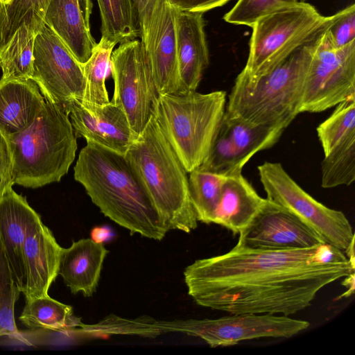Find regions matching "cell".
Returning <instances> with one entry per match:
<instances>
[{
  "label": "cell",
  "mask_w": 355,
  "mask_h": 355,
  "mask_svg": "<svg viewBox=\"0 0 355 355\" xmlns=\"http://www.w3.org/2000/svg\"><path fill=\"white\" fill-rule=\"evenodd\" d=\"M355 272L345 252L325 243L293 250L240 244L200 259L184 271L198 305L229 313L289 316L310 306L326 286Z\"/></svg>",
  "instance_id": "1"
},
{
  "label": "cell",
  "mask_w": 355,
  "mask_h": 355,
  "mask_svg": "<svg viewBox=\"0 0 355 355\" xmlns=\"http://www.w3.org/2000/svg\"><path fill=\"white\" fill-rule=\"evenodd\" d=\"M73 175L100 211L131 234L156 241L165 237L168 230L125 155L87 142Z\"/></svg>",
  "instance_id": "2"
},
{
  "label": "cell",
  "mask_w": 355,
  "mask_h": 355,
  "mask_svg": "<svg viewBox=\"0 0 355 355\" xmlns=\"http://www.w3.org/2000/svg\"><path fill=\"white\" fill-rule=\"evenodd\" d=\"M331 19L268 73L254 80L239 74L229 94L224 115L286 129L300 114L304 78Z\"/></svg>",
  "instance_id": "3"
},
{
  "label": "cell",
  "mask_w": 355,
  "mask_h": 355,
  "mask_svg": "<svg viewBox=\"0 0 355 355\" xmlns=\"http://www.w3.org/2000/svg\"><path fill=\"white\" fill-rule=\"evenodd\" d=\"M168 231L198 227L187 171L154 116L125 154Z\"/></svg>",
  "instance_id": "4"
},
{
  "label": "cell",
  "mask_w": 355,
  "mask_h": 355,
  "mask_svg": "<svg viewBox=\"0 0 355 355\" xmlns=\"http://www.w3.org/2000/svg\"><path fill=\"white\" fill-rule=\"evenodd\" d=\"M14 158V183L36 189L58 182L73 162L76 136L69 114L46 101L26 130L8 136Z\"/></svg>",
  "instance_id": "5"
},
{
  "label": "cell",
  "mask_w": 355,
  "mask_h": 355,
  "mask_svg": "<svg viewBox=\"0 0 355 355\" xmlns=\"http://www.w3.org/2000/svg\"><path fill=\"white\" fill-rule=\"evenodd\" d=\"M226 96L225 91L159 96L154 116L187 173L205 160L223 119Z\"/></svg>",
  "instance_id": "6"
},
{
  "label": "cell",
  "mask_w": 355,
  "mask_h": 355,
  "mask_svg": "<svg viewBox=\"0 0 355 355\" xmlns=\"http://www.w3.org/2000/svg\"><path fill=\"white\" fill-rule=\"evenodd\" d=\"M304 1L278 9L252 26L247 62L239 73L250 80L268 73L330 21Z\"/></svg>",
  "instance_id": "7"
},
{
  "label": "cell",
  "mask_w": 355,
  "mask_h": 355,
  "mask_svg": "<svg viewBox=\"0 0 355 355\" xmlns=\"http://www.w3.org/2000/svg\"><path fill=\"white\" fill-rule=\"evenodd\" d=\"M257 169L266 199L299 218L325 243L343 252L354 243L352 226L345 214L317 201L288 175L280 163L265 162Z\"/></svg>",
  "instance_id": "8"
},
{
  "label": "cell",
  "mask_w": 355,
  "mask_h": 355,
  "mask_svg": "<svg viewBox=\"0 0 355 355\" xmlns=\"http://www.w3.org/2000/svg\"><path fill=\"white\" fill-rule=\"evenodd\" d=\"M309 325L306 320L269 313H241L216 319L157 322L160 334L183 333L203 340L211 347L232 346L261 338H290Z\"/></svg>",
  "instance_id": "9"
},
{
  "label": "cell",
  "mask_w": 355,
  "mask_h": 355,
  "mask_svg": "<svg viewBox=\"0 0 355 355\" xmlns=\"http://www.w3.org/2000/svg\"><path fill=\"white\" fill-rule=\"evenodd\" d=\"M110 71L114 79L112 101L120 104L137 137L154 114L159 94L141 41L132 40L113 50Z\"/></svg>",
  "instance_id": "10"
},
{
  "label": "cell",
  "mask_w": 355,
  "mask_h": 355,
  "mask_svg": "<svg viewBox=\"0 0 355 355\" xmlns=\"http://www.w3.org/2000/svg\"><path fill=\"white\" fill-rule=\"evenodd\" d=\"M325 33L304 78L300 113L320 112L355 96V40L334 49Z\"/></svg>",
  "instance_id": "11"
},
{
  "label": "cell",
  "mask_w": 355,
  "mask_h": 355,
  "mask_svg": "<svg viewBox=\"0 0 355 355\" xmlns=\"http://www.w3.org/2000/svg\"><path fill=\"white\" fill-rule=\"evenodd\" d=\"M31 79L37 85L46 102L67 112L71 101L83 98L85 80L82 64L45 24L35 37Z\"/></svg>",
  "instance_id": "12"
},
{
  "label": "cell",
  "mask_w": 355,
  "mask_h": 355,
  "mask_svg": "<svg viewBox=\"0 0 355 355\" xmlns=\"http://www.w3.org/2000/svg\"><path fill=\"white\" fill-rule=\"evenodd\" d=\"M324 243L320 236L285 208L268 200L239 234L238 244L263 250L304 249Z\"/></svg>",
  "instance_id": "13"
},
{
  "label": "cell",
  "mask_w": 355,
  "mask_h": 355,
  "mask_svg": "<svg viewBox=\"0 0 355 355\" xmlns=\"http://www.w3.org/2000/svg\"><path fill=\"white\" fill-rule=\"evenodd\" d=\"M177 9L168 0H157L141 42L148 55L160 94L181 91L176 42Z\"/></svg>",
  "instance_id": "14"
},
{
  "label": "cell",
  "mask_w": 355,
  "mask_h": 355,
  "mask_svg": "<svg viewBox=\"0 0 355 355\" xmlns=\"http://www.w3.org/2000/svg\"><path fill=\"white\" fill-rule=\"evenodd\" d=\"M78 137L125 155L137 139L122 106L110 101L102 105L73 99L67 107Z\"/></svg>",
  "instance_id": "15"
},
{
  "label": "cell",
  "mask_w": 355,
  "mask_h": 355,
  "mask_svg": "<svg viewBox=\"0 0 355 355\" xmlns=\"http://www.w3.org/2000/svg\"><path fill=\"white\" fill-rule=\"evenodd\" d=\"M62 249L41 217L28 226L23 246L25 284L21 293L26 302L48 295L59 275Z\"/></svg>",
  "instance_id": "16"
},
{
  "label": "cell",
  "mask_w": 355,
  "mask_h": 355,
  "mask_svg": "<svg viewBox=\"0 0 355 355\" xmlns=\"http://www.w3.org/2000/svg\"><path fill=\"white\" fill-rule=\"evenodd\" d=\"M92 0H51L44 23L67 46L81 64L91 56L96 42L90 31Z\"/></svg>",
  "instance_id": "17"
},
{
  "label": "cell",
  "mask_w": 355,
  "mask_h": 355,
  "mask_svg": "<svg viewBox=\"0 0 355 355\" xmlns=\"http://www.w3.org/2000/svg\"><path fill=\"white\" fill-rule=\"evenodd\" d=\"M39 217L26 198L12 187L0 196V242L21 293L25 284L23 246L28 226Z\"/></svg>",
  "instance_id": "18"
},
{
  "label": "cell",
  "mask_w": 355,
  "mask_h": 355,
  "mask_svg": "<svg viewBox=\"0 0 355 355\" xmlns=\"http://www.w3.org/2000/svg\"><path fill=\"white\" fill-rule=\"evenodd\" d=\"M205 25L202 12L177 9L176 42L180 92L196 91L209 65Z\"/></svg>",
  "instance_id": "19"
},
{
  "label": "cell",
  "mask_w": 355,
  "mask_h": 355,
  "mask_svg": "<svg viewBox=\"0 0 355 355\" xmlns=\"http://www.w3.org/2000/svg\"><path fill=\"white\" fill-rule=\"evenodd\" d=\"M46 104L32 80L0 79V129L8 136L28 128Z\"/></svg>",
  "instance_id": "20"
},
{
  "label": "cell",
  "mask_w": 355,
  "mask_h": 355,
  "mask_svg": "<svg viewBox=\"0 0 355 355\" xmlns=\"http://www.w3.org/2000/svg\"><path fill=\"white\" fill-rule=\"evenodd\" d=\"M109 251L91 238L73 241L61 251L59 275L73 294L90 297L96 291L103 264Z\"/></svg>",
  "instance_id": "21"
},
{
  "label": "cell",
  "mask_w": 355,
  "mask_h": 355,
  "mask_svg": "<svg viewBox=\"0 0 355 355\" xmlns=\"http://www.w3.org/2000/svg\"><path fill=\"white\" fill-rule=\"evenodd\" d=\"M267 202L241 173L227 176L223 184L212 223L239 234Z\"/></svg>",
  "instance_id": "22"
},
{
  "label": "cell",
  "mask_w": 355,
  "mask_h": 355,
  "mask_svg": "<svg viewBox=\"0 0 355 355\" xmlns=\"http://www.w3.org/2000/svg\"><path fill=\"white\" fill-rule=\"evenodd\" d=\"M19 319L30 329L59 332L73 331L82 324L80 319L73 315L71 306L49 295L26 301Z\"/></svg>",
  "instance_id": "23"
},
{
  "label": "cell",
  "mask_w": 355,
  "mask_h": 355,
  "mask_svg": "<svg viewBox=\"0 0 355 355\" xmlns=\"http://www.w3.org/2000/svg\"><path fill=\"white\" fill-rule=\"evenodd\" d=\"M223 122L243 166L259 151L273 146L285 130L279 127L254 124L225 115Z\"/></svg>",
  "instance_id": "24"
},
{
  "label": "cell",
  "mask_w": 355,
  "mask_h": 355,
  "mask_svg": "<svg viewBox=\"0 0 355 355\" xmlns=\"http://www.w3.org/2000/svg\"><path fill=\"white\" fill-rule=\"evenodd\" d=\"M35 33L23 24L0 50L2 78L31 79Z\"/></svg>",
  "instance_id": "25"
},
{
  "label": "cell",
  "mask_w": 355,
  "mask_h": 355,
  "mask_svg": "<svg viewBox=\"0 0 355 355\" xmlns=\"http://www.w3.org/2000/svg\"><path fill=\"white\" fill-rule=\"evenodd\" d=\"M101 37L116 44L139 37L132 0H97Z\"/></svg>",
  "instance_id": "26"
},
{
  "label": "cell",
  "mask_w": 355,
  "mask_h": 355,
  "mask_svg": "<svg viewBox=\"0 0 355 355\" xmlns=\"http://www.w3.org/2000/svg\"><path fill=\"white\" fill-rule=\"evenodd\" d=\"M51 1L11 0L0 3V50L23 24L37 34L44 24V15Z\"/></svg>",
  "instance_id": "27"
},
{
  "label": "cell",
  "mask_w": 355,
  "mask_h": 355,
  "mask_svg": "<svg viewBox=\"0 0 355 355\" xmlns=\"http://www.w3.org/2000/svg\"><path fill=\"white\" fill-rule=\"evenodd\" d=\"M115 44L101 37L87 61L82 64L85 87L83 101L102 105L108 103L105 79L110 71V62Z\"/></svg>",
  "instance_id": "28"
},
{
  "label": "cell",
  "mask_w": 355,
  "mask_h": 355,
  "mask_svg": "<svg viewBox=\"0 0 355 355\" xmlns=\"http://www.w3.org/2000/svg\"><path fill=\"white\" fill-rule=\"evenodd\" d=\"M189 173V194L198 221L212 223L227 176L200 168Z\"/></svg>",
  "instance_id": "29"
},
{
  "label": "cell",
  "mask_w": 355,
  "mask_h": 355,
  "mask_svg": "<svg viewBox=\"0 0 355 355\" xmlns=\"http://www.w3.org/2000/svg\"><path fill=\"white\" fill-rule=\"evenodd\" d=\"M321 186H349L355 180V133L335 146L321 162Z\"/></svg>",
  "instance_id": "30"
},
{
  "label": "cell",
  "mask_w": 355,
  "mask_h": 355,
  "mask_svg": "<svg viewBox=\"0 0 355 355\" xmlns=\"http://www.w3.org/2000/svg\"><path fill=\"white\" fill-rule=\"evenodd\" d=\"M324 155L355 133V96L336 105L331 114L317 128Z\"/></svg>",
  "instance_id": "31"
},
{
  "label": "cell",
  "mask_w": 355,
  "mask_h": 355,
  "mask_svg": "<svg viewBox=\"0 0 355 355\" xmlns=\"http://www.w3.org/2000/svg\"><path fill=\"white\" fill-rule=\"evenodd\" d=\"M20 293L0 242V337L21 336L15 320V305Z\"/></svg>",
  "instance_id": "32"
},
{
  "label": "cell",
  "mask_w": 355,
  "mask_h": 355,
  "mask_svg": "<svg viewBox=\"0 0 355 355\" xmlns=\"http://www.w3.org/2000/svg\"><path fill=\"white\" fill-rule=\"evenodd\" d=\"M241 164L237 150L230 139L223 121L209 153L198 168L230 176L241 173Z\"/></svg>",
  "instance_id": "33"
},
{
  "label": "cell",
  "mask_w": 355,
  "mask_h": 355,
  "mask_svg": "<svg viewBox=\"0 0 355 355\" xmlns=\"http://www.w3.org/2000/svg\"><path fill=\"white\" fill-rule=\"evenodd\" d=\"M298 0H238L224 15V20L235 25L252 27L257 20L278 9L293 5Z\"/></svg>",
  "instance_id": "34"
},
{
  "label": "cell",
  "mask_w": 355,
  "mask_h": 355,
  "mask_svg": "<svg viewBox=\"0 0 355 355\" xmlns=\"http://www.w3.org/2000/svg\"><path fill=\"white\" fill-rule=\"evenodd\" d=\"M325 36L327 42L334 49L342 48L355 40L354 3L331 15Z\"/></svg>",
  "instance_id": "35"
},
{
  "label": "cell",
  "mask_w": 355,
  "mask_h": 355,
  "mask_svg": "<svg viewBox=\"0 0 355 355\" xmlns=\"http://www.w3.org/2000/svg\"><path fill=\"white\" fill-rule=\"evenodd\" d=\"M14 183V158L8 135L0 129V196Z\"/></svg>",
  "instance_id": "36"
},
{
  "label": "cell",
  "mask_w": 355,
  "mask_h": 355,
  "mask_svg": "<svg viewBox=\"0 0 355 355\" xmlns=\"http://www.w3.org/2000/svg\"><path fill=\"white\" fill-rule=\"evenodd\" d=\"M178 10L205 12L224 6L231 0H168Z\"/></svg>",
  "instance_id": "37"
},
{
  "label": "cell",
  "mask_w": 355,
  "mask_h": 355,
  "mask_svg": "<svg viewBox=\"0 0 355 355\" xmlns=\"http://www.w3.org/2000/svg\"><path fill=\"white\" fill-rule=\"evenodd\" d=\"M157 0H132L140 37L147 30Z\"/></svg>",
  "instance_id": "38"
},
{
  "label": "cell",
  "mask_w": 355,
  "mask_h": 355,
  "mask_svg": "<svg viewBox=\"0 0 355 355\" xmlns=\"http://www.w3.org/2000/svg\"><path fill=\"white\" fill-rule=\"evenodd\" d=\"M114 232L108 226H98L91 231V239L98 243L103 244L113 239Z\"/></svg>",
  "instance_id": "39"
},
{
  "label": "cell",
  "mask_w": 355,
  "mask_h": 355,
  "mask_svg": "<svg viewBox=\"0 0 355 355\" xmlns=\"http://www.w3.org/2000/svg\"><path fill=\"white\" fill-rule=\"evenodd\" d=\"M343 285L349 288L346 292L343 293L341 296L338 297V299L342 297H349L354 293V272L345 277Z\"/></svg>",
  "instance_id": "40"
},
{
  "label": "cell",
  "mask_w": 355,
  "mask_h": 355,
  "mask_svg": "<svg viewBox=\"0 0 355 355\" xmlns=\"http://www.w3.org/2000/svg\"><path fill=\"white\" fill-rule=\"evenodd\" d=\"M11 0H0V3H7L10 2Z\"/></svg>",
  "instance_id": "41"
},
{
  "label": "cell",
  "mask_w": 355,
  "mask_h": 355,
  "mask_svg": "<svg viewBox=\"0 0 355 355\" xmlns=\"http://www.w3.org/2000/svg\"><path fill=\"white\" fill-rule=\"evenodd\" d=\"M298 1H299V0H298ZM300 1H301V0H300Z\"/></svg>",
  "instance_id": "42"
}]
</instances>
